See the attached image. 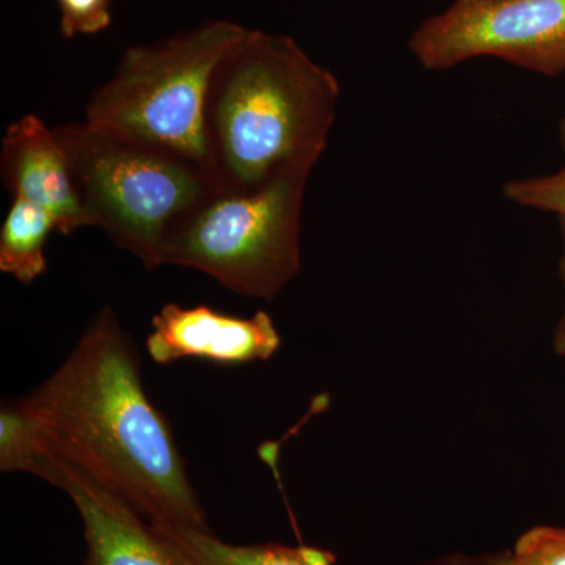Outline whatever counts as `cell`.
I'll return each mask as SVG.
<instances>
[{
    "label": "cell",
    "instance_id": "6da1fadb",
    "mask_svg": "<svg viewBox=\"0 0 565 565\" xmlns=\"http://www.w3.org/2000/svg\"><path fill=\"white\" fill-rule=\"evenodd\" d=\"M39 457L79 468L152 526L210 530L172 427L145 390L136 341L109 305L43 384L2 404V471L28 473Z\"/></svg>",
    "mask_w": 565,
    "mask_h": 565
},
{
    "label": "cell",
    "instance_id": "7a4b0ae2",
    "mask_svg": "<svg viewBox=\"0 0 565 565\" xmlns=\"http://www.w3.org/2000/svg\"><path fill=\"white\" fill-rule=\"evenodd\" d=\"M340 93L332 71L291 36L248 29L212 74L204 107L222 193L259 191L286 170H313Z\"/></svg>",
    "mask_w": 565,
    "mask_h": 565
},
{
    "label": "cell",
    "instance_id": "3957f363",
    "mask_svg": "<svg viewBox=\"0 0 565 565\" xmlns=\"http://www.w3.org/2000/svg\"><path fill=\"white\" fill-rule=\"evenodd\" d=\"M90 226L147 269L162 266L178 223L222 193L217 178L189 159L87 121L54 128Z\"/></svg>",
    "mask_w": 565,
    "mask_h": 565
},
{
    "label": "cell",
    "instance_id": "277c9868",
    "mask_svg": "<svg viewBox=\"0 0 565 565\" xmlns=\"http://www.w3.org/2000/svg\"><path fill=\"white\" fill-rule=\"evenodd\" d=\"M247 32L237 22L204 21L129 47L110 79L93 92L85 121L173 152L215 177L204 121L207 90L218 63Z\"/></svg>",
    "mask_w": 565,
    "mask_h": 565
},
{
    "label": "cell",
    "instance_id": "5b68a950",
    "mask_svg": "<svg viewBox=\"0 0 565 565\" xmlns=\"http://www.w3.org/2000/svg\"><path fill=\"white\" fill-rule=\"evenodd\" d=\"M311 170L250 193H218L174 226L162 266L191 267L230 291L273 300L300 270V217Z\"/></svg>",
    "mask_w": 565,
    "mask_h": 565
},
{
    "label": "cell",
    "instance_id": "8992f818",
    "mask_svg": "<svg viewBox=\"0 0 565 565\" xmlns=\"http://www.w3.org/2000/svg\"><path fill=\"white\" fill-rule=\"evenodd\" d=\"M408 50L429 71L494 57L559 76L565 73V0H456L415 29Z\"/></svg>",
    "mask_w": 565,
    "mask_h": 565
},
{
    "label": "cell",
    "instance_id": "52a82bcc",
    "mask_svg": "<svg viewBox=\"0 0 565 565\" xmlns=\"http://www.w3.org/2000/svg\"><path fill=\"white\" fill-rule=\"evenodd\" d=\"M28 473L58 487L73 501L87 542L82 565H191L132 505L79 468L39 457Z\"/></svg>",
    "mask_w": 565,
    "mask_h": 565
},
{
    "label": "cell",
    "instance_id": "ba28073f",
    "mask_svg": "<svg viewBox=\"0 0 565 565\" xmlns=\"http://www.w3.org/2000/svg\"><path fill=\"white\" fill-rule=\"evenodd\" d=\"M281 338L266 311L250 318L222 313L206 305L169 303L152 318L147 351L152 362L170 364L184 359L215 364L266 362L280 348Z\"/></svg>",
    "mask_w": 565,
    "mask_h": 565
},
{
    "label": "cell",
    "instance_id": "9c48e42d",
    "mask_svg": "<svg viewBox=\"0 0 565 565\" xmlns=\"http://www.w3.org/2000/svg\"><path fill=\"white\" fill-rule=\"evenodd\" d=\"M0 172L13 199H24L50 212L57 232L90 226L71 180L68 161L54 129L36 115L11 122L2 139Z\"/></svg>",
    "mask_w": 565,
    "mask_h": 565
},
{
    "label": "cell",
    "instance_id": "30bf717a",
    "mask_svg": "<svg viewBox=\"0 0 565 565\" xmlns=\"http://www.w3.org/2000/svg\"><path fill=\"white\" fill-rule=\"evenodd\" d=\"M156 527V526H154ZM191 565H333V556L313 546L233 545L196 527H156Z\"/></svg>",
    "mask_w": 565,
    "mask_h": 565
},
{
    "label": "cell",
    "instance_id": "8fae6325",
    "mask_svg": "<svg viewBox=\"0 0 565 565\" xmlns=\"http://www.w3.org/2000/svg\"><path fill=\"white\" fill-rule=\"evenodd\" d=\"M54 217L28 200L14 196L0 230V270L24 285L46 274V243Z\"/></svg>",
    "mask_w": 565,
    "mask_h": 565
},
{
    "label": "cell",
    "instance_id": "7c38bea8",
    "mask_svg": "<svg viewBox=\"0 0 565 565\" xmlns=\"http://www.w3.org/2000/svg\"><path fill=\"white\" fill-rule=\"evenodd\" d=\"M559 143L564 166L544 177L522 178L505 182L503 192L509 202L542 212H552L565 221V118L559 125Z\"/></svg>",
    "mask_w": 565,
    "mask_h": 565
},
{
    "label": "cell",
    "instance_id": "4fadbf2b",
    "mask_svg": "<svg viewBox=\"0 0 565 565\" xmlns=\"http://www.w3.org/2000/svg\"><path fill=\"white\" fill-rule=\"evenodd\" d=\"M508 565H565V526H535L520 535Z\"/></svg>",
    "mask_w": 565,
    "mask_h": 565
},
{
    "label": "cell",
    "instance_id": "5bb4252c",
    "mask_svg": "<svg viewBox=\"0 0 565 565\" xmlns=\"http://www.w3.org/2000/svg\"><path fill=\"white\" fill-rule=\"evenodd\" d=\"M61 9V31L65 39L95 35L109 28L110 0H55Z\"/></svg>",
    "mask_w": 565,
    "mask_h": 565
},
{
    "label": "cell",
    "instance_id": "9a60e30c",
    "mask_svg": "<svg viewBox=\"0 0 565 565\" xmlns=\"http://www.w3.org/2000/svg\"><path fill=\"white\" fill-rule=\"evenodd\" d=\"M422 565H508V553L500 555H449Z\"/></svg>",
    "mask_w": 565,
    "mask_h": 565
},
{
    "label": "cell",
    "instance_id": "2e32d148",
    "mask_svg": "<svg viewBox=\"0 0 565 565\" xmlns=\"http://www.w3.org/2000/svg\"><path fill=\"white\" fill-rule=\"evenodd\" d=\"M561 222V258H559V274L561 280L564 282L565 288V221ZM555 351L557 355L563 356L565 359V302L563 315H561L559 322H557L556 332H555Z\"/></svg>",
    "mask_w": 565,
    "mask_h": 565
}]
</instances>
